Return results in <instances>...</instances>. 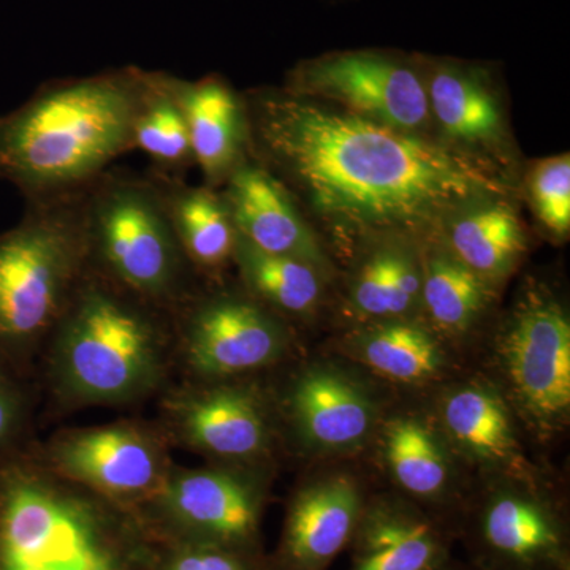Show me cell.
I'll return each instance as SVG.
<instances>
[{
    "label": "cell",
    "mask_w": 570,
    "mask_h": 570,
    "mask_svg": "<svg viewBox=\"0 0 570 570\" xmlns=\"http://www.w3.org/2000/svg\"><path fill=\"white\" fill-rule=\"evenodd\" d=\"M250 154L326 219L356 230H415L508 195L485 164L295 94L246 100Z\"/></svg>",
    "instance_id": "6da1fadb"
},
{
    "label": "cell",
    "mask_w": 570,
    "mask_h": 570,
    "mask_svg": "<svg viewBox=\"0 0 570 570\" xmlns=\"http://www.w3.org/2000/svg\"><path fill=\"white\" fill-rule=\"evenodd\" d=\"M149 71L126 67L51 81L0 116V178L26 202L80 193L134 151Z\"/></svg>",
    "instance_id": "7a4b0ae2"
},
{
    "label": "cell",
    "mask_w": 570,
    "mask_h": 570,
    "mask_svg": "<svg viewBox=\"0 0 570 570\" xmlns=\"http://www.w3.org/2000/svg\"><path fill=\"white\" fill-rule=\"evenodd\" d=\"M168 314L88 269L51 333L63 395L78 403H122L156 387Z\"/></svg>",
    "instance_id": "3957f363"
},
{
    "label": "cell",
    "mask_w": 570,
    "mask_h": 570,
    "mask_svg": "<svg viewBox=\"0 0 570 570\" xmlns=\"http://www.w3.org/2000/svg\"><path fill=\"white\" fill-rule=\"evenodd\" d=\"M82 219L91 272L168 313L194 294L195 272L153 175L111 168L86 187Z\"/></svg>",
    "instance_id": "277c9868"
},
{
    "label": "cell",
    "mask_w": 570,
    "mask_h": 570,
    "mask_svg": "<svg viewBox=\"0 0 570 570\" xmlns=\"http://www.w3.org/2000/svg\"><path fill=\"white\" fill-rule=\"evenodd\" d=\"M82 194L28 202L0 235V344L31 346L51 335L88 273Z\"/></svg>",
    "instance_id": "5b68a950"
},
{
    "label": "cell",
    "mask_w": 570,
    "mask_h": 570,
    "mask_svg": "<svg viewBox=\"0 0 570 570\" xmlns=\"http://www.w3.org/2000/svg\"><path fill=\"white\" fill-rule=\"evenodd\" d=\"M3 485L0 570H122L89 491L29 469Z\"/></svg>",
    "instance_id": "8992f818"
},
{
    "label": "cell",
    "mask_w": 570,
    "mask_h": 570,
    "mask_svg": "<svg viewBox=\"0 0 570 570\" xmlns=\"http://www.w3.org/2000/svg\"><path fill=\"white\" fill-rule=\"evenodd\" d=\"M285 91L330 100L340 110L404 132H415L431 115L417 71L382 52H335L302 63Z\"/></svg>",
    "instance_id": "52a82bcc"
},
{
    "label": "cell",
    "mask_w": 570,
    "mask_h": 570,
    "mask_svg": "<svg viewBox=\"0 0 570 570\" xmlns=\"http://www.w3.org/2000/svg\"><path fill=\"white\" fill-rule=\"evenodd\" d=\"M194 373L223 379L273 365L287 337L281 322L253 295H190L171 313Z\"/></svg>",
    "instance_id": "ba28073f"
},
{
    "label": "cell",
    "mask_w": 570,
    "mask_h": 570,
    "mask_svg": "<svg viewBox=\"0 0 570 570\" xmlns=\"http://www.w3.org/2000/svg\"><path fill=\"white\" fill-rule=\"evenodd\" d=\"M501 360L521 411L542 428L560 425L570 409V324L550 295L521 299L501 340Z\"/></svg>",
    "instance_id": "9c48e42d"
},
{
    "label": "cell",
    "mask_w": 570,
    "mask_h": 570,
    "mask_svg": "<svg viewBox=\"0 0 570 570\" xmlns=\"http://www.w3.org/2000/svg\"><path fill=\"white\" fill-rule=\"evenodd\" d=\"M51 469L112 501L159 497L170 475L163 444L134 425L70 431L52 442Z\"/></svg>",
    "instance_id": "30bf717a"
},
{
    "label": "cell",
    "mask_w": 570,
    "mask_h": 570,
    "mask_svg": "<svg viewBox=\"0 0 570 570\" xmlns=\"http://www.w3.org/2000/svg\"><path fill=\"white\" fill-rule=\"evenodd\" d=\"M469 538L482 570H570L568 528L539 494H491L472 519Z\"/></svg>",
    "instance_id": "8fae6325"
},
{
    "label": "cell",
    "mask_w": 570,
    "mask_h": 570,
    "mask_svg": "<svg viewBox=\"0 0 570 570\" xmlns=\"http://www.w3.org/2000/svg\"><path fill=\"white\" fill-rule=\"evenodd\" d=\"M159 498L179 523L213 546L247 553L261 524L262 493L220 469L171 471Z\"/></svg>",
    "instance_id": "7c38bea8"
},
{
    "label": "cell",
    "mask_w": 570,
    "mask_h": 570,
    "mask_svg": "<svg viewBox=\"0 0 570 570\" xmlns=\"http://www.w3.org/2000/svg\"><path fill=\"white\" fill-rule=\"evenodd\" d=\"M238 235L264 253L298 258L321 269L324 254L295 195L249 154L224 183Z\"/></svg>",
    "instance_id": "4fadbf2b"
},
{
    "label": "cell",
    "mask_w": 570,
    "mask_h": 570,
    "mask_svg": "<svg viewBox=\"0 0 570 570\" xmlns=\"http://www.w3.org/2000/svg\"><path fill=\"white\" fill-rule=\"evenodd\" d=\"M175 430L194 450L227 461L258 459L268 448L264 404L234 385L194 390L171 404Z\"/></svg>",
    "instance_id": "5bb4252c"
},
{
    "label": "cell",
    "mask_w": 570,
    "mask_h": 570,
    "mask_svg": "<svg viewBox=\"0 0 570 570\" xmlns=\"http://www.w3.org/2000/svg\"><path fill=\"white\" fill-rule=\"evenodd\" d=\"M365 504L347 475H330L299 490L285 519V570H326L351 546Z\"/></svg>",
    "instance_id": "9a60e30c"
},
{
    "label": "cell",
    "mask_w": 570,
    "mask_h": 570,
    "mask_svg": "<svg viewBox=\"0 0 570 570\" xmlns=\"http://www.w3.org/2000/svg\"><path fill=\"white\" fill-rule=\"evenodd\" d=\"M170 85L189 129L194 164L206 186L217 189L250 154L246 100L217 77L187 81L170 75Z\"/></svg>",
    "instance_id": "2e32d148"
},
{
    "label": "cell",
    "mask_w": 570,
    "mask_h": 570,
    "mask_svg": "<svg viewBox=\"0 0 570 570\" xmlns=\"http://www.w3.org/2000/svg\"><path fill=\"white\" fill-rule=\"evenodd\" d=\"M348 549V570H436L449 561L441 524L403 501L366 502Z\"/></svg>",
    "instance_id": "e0dca14e"
},
{
    "label": "cell",
    "mask_w": 570,
    "mask_h": 570,
    "mask_svg": "<svg viewBox=\"0 0 570 570\" xmlns=\"http://www.w3.org/2000/svg\"><path fill=\"white\" fill-rule=\"evenodd\" d=\"M288 406L299 436L322 452L358 448L376 423L366 390L330 367H311L296 379Z\"/></svg>",
    "instance_id": "ac0fdd59"
},
{
    "label": "cell",
    "mask_w": 570,
    "mask_h": 570,
    "mask_svg": "<svg viewBox=\"0 0 570 570\" xmlns=\"http://www.w3.org/2000/svg\"><path fill=\"white\" fill-rule=\"evenodd\" d=\"M163 190L179 246L194 272L217 275L234 262L238 230L223 190L189 186L181 178L151 174Z\"/></svg>",
    "instance_id": "d6986e66"
},
{
    "label": "cell",
    "mask_w": 570,
    "mask_h": 570,
    "mask_svg": "<svg viewBox=\"0 0 570 570\" xmlns=\"http://www.w3.org/2000/svg\"><path fill=\"white\" fill-rule=\"evenodd\" d=\"M430 112L452 140L468 146H494L504 140L498 100L472 71L442 66L426 88Z\"/></svg>",
    "instance_id": "ffe728a7"
},
{
    "label": "cell",
    "mask_w": 570,
    "mask_h": 570,
    "mask_svg": "<svg viewBox=\"0 0 570 570\" xmlns=\"http://www.w3.org/2000/svg\"><path fill=\"white\" fill-rule=\"evenodd\" d=\"M442 420L449 436L468 455L489 464L519 460L509 409L494 390L482 385L456 390L444 401Z\"/></svg>",
    "instance_id": "44dd1931"
},
{
    "label": "cell",
    "mask_w": 570,
    "mask_h": 570,
    "mask_svg": "<svg viewBox=\"0 0 570 570\" xmlns=\"http://www.w3.org/2000/svg\"><path fill=\"white\" fill-rule=\"evenodd\" d=\"M449 239L453 255L483 279L505 275L527 246L519 217L502 198L464 209Z\"/></svg>",
    "instance_id": "7402d4cb"
},
{
    "label": "cell",
    "mask_w": 570,
    "mask_h": 570,
    "mask_svg": "<svg viewBox=\"0 0 570 570\" xmlns=\"http://www.w3.org/2000/svg\"><path fill=\"white\" fill-rule=\"evenodd\" d=\"M348 354L381 376L396 382H425L444 366V354L428 330L407 321H384L358 333Z\"/></svg>",
    "instance_id": "603a6c76"
},
{
    "label": "cell",
    "mask_w": 570,
    "mask_h": 570,
    "mask_svg": "<svg viewBox=\"0 0 570 570\" xmlns=\"http://www.w3.org/2000/svg\"><path fill=\"white\" fill-rule=\"evenodd\" d=\"M234 262L242 273L247 291L262 305L281 313L303 316L314 311L321 299V276L316 266L264 253L238 235Z\"/></svg>",
    "instance_id": "cb8c5ba5"
},
{
    "label": "cell",
    "mask_w": 570,
    "mask_h": 570,
    "mask_svg": "<svg viewBox=\"0 0 570 570\" xmlns=\"http://www.w3.org/2000/svg\"><path fill=\"white\" fill-rule=\"evenodd\" d=\"M134 149L153 160L154 174L181 178L194 164L189 129L168 73L149 71L148 89L135 119Z\"/></svg>",
    "instance_id": "d4e9b609"
},
{
    "label": "cell",
    "mask_w": 570,
    "mask_h": 570,
    "mask_svg": "<svg viewBox=\"0 0 570 570\" xmlns=\"http://www.w3.org/2000/svg\"><path fill=\"white\" fill-rule=\"evenodd\" d=\"M390 474L411 497L441 501L449 489L450 464L436 434L425 422L400 417L384 431Z\"/></svg>",
    "instance_id": "484cf974"
},
{
    "label": "cell",
    "mask_w": 570,
    "mask_h": 570,
    "mask_svg": "<svg viewBox=\"0 0 570 570\" xmlns=\"http://www.w3.org/2000/svg\"><path fill=\"white\" fill-rule=\"evenodd\" d=\"M423 273L400 247H382L360 268L352 285V305L360 314L395 321L422 298Z\"/></svg>",
    "instance_id": "4316f807"
},
{
    "label": "cell",
    "mask_w": 570,
    "mask_h": 570,
    "mask_svg": "<svg viewBox=\"0 0 570 570\" xmlns=\"http://www.w3.org/2000/svg\"><path fill=\"white\" fill-rule=\"evenodd\" d=\"M422 298L439 328L463 333L485 309L489 285L455 255H436L423 272Z\"/></svg>",
    "instance_id": "83f0119b"
},
{
    "label": "cell",
    "mask_w": 570,
    "mask_h": 570,
    "mask_svg": "<svg viewBox=\"0 0 570 570\" xmlns=\"http://www.w3.org/2000/svg\"><path fill=\"white\" fill-rule=\"evenodd\" d=\"M532 205L540 223L551 234L564 236L570 230L569 154L542 160L530 179Z\"/></svg>",
    "instance_id": "f1b7e54d"
},
{
    "label": "cell",
    "mask_w": 570,
    "mask_h": 570,
    "mask_svg": "<svg viewBox=\"0 0 570 570\" xmlns=\"http://www.w3.org/2000/svg\"><path fill=\"white\" fill-rule=\"evenodd\" d=\"M168 570H255L246 553L206 543L205 547L184 551Z\"/></svg>",
    "instance_id": "f546056e"
},
{
    "label": "cell",
    "mask_w": 570,
    "mask_h": 570,
    "mask_svg": "<svg viewBox=\"0 0 570 570\" xmlns=\"http://www.w3.org/2000/svg\"><path fill=\"white\" fill-rule=\"evenodd\" d=\"M17 419V403L3 379L0 377V442L10 433Z\"/></svg>",
    "instance_id": "4dcf8cb0"
},
{
    "label": "cell",
    "mask_w": 570,
    "mask_h": 570,
    "mask_svg": "<svg viewBox=\"0 0 570 570\" xmlns=\"http://www.w3.org/2000/svg\"><path fill=\"white\" fill-rule=\"evenodd\" d=\"M436 570H482L479 568L475 569H463V568H453V566H450V562H445V564H442L441 568H438Z\"/></svg>",
    "instance_id": "1f68e13d"
}]
</instances>
